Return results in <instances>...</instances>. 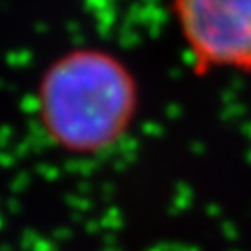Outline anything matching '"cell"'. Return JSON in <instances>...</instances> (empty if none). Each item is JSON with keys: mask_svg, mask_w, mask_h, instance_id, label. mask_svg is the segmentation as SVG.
Masks as SVG:
<instances>
[{"mask_svg": "<svg viewBox=\"0 0 251 251\" xmlns=\"http://www.w3.org/2000/svg\"><path fill=\"white\" fill-rule=\"evenodd\" d=\"M171 15L199 75L251 73V0H171Z\"/></svg>", "mask_w": 251, "mask_h": 251, "instance_id": "obj_2", "label": "cell"}, {"mask_svg": "<svg viewBox=\"0 0 251 251\" xmlns=\"http://www.w3.org/2000/svg\"><path fill=\"white\" fill-rule=\"evenodd\" d=\"M36 110L54 147L69 154H99L132 128L140 110V84L114 50L75 47L41 73Z\"/></svg>", "mask_w": 251, "mask_h": 251, "instance_id": "obj_1", "label": "cell"}]
</instances>
